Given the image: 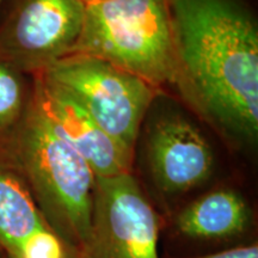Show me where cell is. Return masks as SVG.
<instances>
[{"instance_id":"obj_1","label":"cell","mask_w":258,"mask_h":258,"mask_svg":"<svg viewBox=\"0 0 258 258\" xmlns=\"http://www.w3.org/2000/svg\"><path fill=\"white\" fill-rule=\"evenodd\" d=\"M175 82L196 111L226 137L258 134V30L244 0H166Z\"/></svg>"},{"instance_id":"obj_2","label":"cell","mask_w":258,"mask_h":258,"mask_svg":"<svg viewBox=\"0 0 258 258\" xmlns=\"http://www.w3.org/2000/svg\"><path fill=\"white\" fill-rule=\"evenodd\" d=\"M0 165L24 180L47 224L78 258L89 237L96 175L59 133L32 90L23 121L0 151Z\"/></svg>"},{"instance_id":"obj_3","label":"cell","mask_w":258,"mask_h":258,"mask_svg":"<svg viewBox=\"0 0 258 258\" xmlns=\"http://www.w3.org/2000/svg\"><path fill=\"white\" fill-rule=\"evenodd\" d=\"M72 54L98 57L159 89L175 82L166 0H102L86 5Z\"/></svg>"},{"instance_id":"obj_4","label":"cell","mask_w":258,"mask_h":258,"mask_svg":"<svg viewBox=\"0 0 258 258\" xmlns=\"http://www.w3.org/2000/svg\"><path fill=\"white\" fill-rule=\"evenodd\" d=\"M78 101L128 156L134 157L139 129L158 89L98 57L70 54L43 71Z\"/></svg>"},{"instance_id":"obj_5","label":"cell","mask_w":258,"mask_h":258,"mask_svg":"<svg viewBox=\"0 0 258 258\" xmlns=\"http://www.w3.org/2000/svg\"><path fill=\"white\" fill-rule=\"evenodd\" d=\"M160 218L132 172L96 177L91 225L78 258H159Z\"/></svg>"},{"instance_id":"obj_6","label":"cell","mask_w":258,"mask_h":258,"mask_svg":"<svg viewBox=\"0 0 258 258\" xmlns=\"http://www.w3.org/2000/svg\"><path fill=\"white\" fill-rule=\"evenodd\" d=\"M83 0H12L0 22V59L36 76L72 54L82 31Z\"/></svg>"},{"instance_id":"obj_7","label":"cell","mask_w":258,"mask_h":258,"mask_svg":"<svg viewBox=\"0 0 258 258\" xmlns=\"http://www.w3.org/2000/svg\"><path fill=\"white\" fill-rule=\"evenodd\" d=\"M146 153L154 184L166 195L189 191L205 183L213 172L211 145L183 116H164L153 124Z\"/></svg>"},{"instance_id":"obj_8","label":"cell","mask_w":258,"mask_h":258,"mask_svg":"<svg viewBox=\"0 0 258 258\" xmlns=\"http://www.w3.org/2000/svg\"><path fill=\"white\" fill-rule=\"evenodd\" d=\"M32 92L59 133L89 164L96 177L131 172L133 158L116 145L74 97L42 74Z\"/></svg>"},{"instance_id":"obj_9","label":"cell","mask_w":258,"mask_h":258,"mask_svg":"<svg viewBox=\"0 0 258 258\" xmlns=\"http://www.w3.org/2000/svg\"><path fill=\"white\" fill-rule=\"evenodd\" d=\"M251 212L239 192L232 189L211 191L189 203L175 218L180 234L192 239L219 240L247 230Z\"/></svg>"},{"instance_id":"obj_10","label":"cell","mask_w":258,"mask_h":258,"mask_svg":"<svg viewBox=\"0 0 258 258\" xmlns=\"http://www.w3.org/2000/svg\"><path fill=\"white\" fill-rule=\"evenodd\" d=\"M47 227L24 180L0 165V249L11 257L29 237Z\"/></svg>"},{"instance_id":"obj_11","label":"cell","mask_w":258,"mask_h":258,"mask_svg":"<svg viewBox=\"0 0 258 258\" xmlns=\"http://www.w3.org/2000/svg\"><path fill=\"white\" fill-rule=\"evenodd\" d=\"M24 73L0 59V151L14 137L30 103Z\"/></svg>"},{"instance_id":"obj_12","label":"cell","mask_w":258,"mask_h":258,"mask_svg":"<svg viewBox=\"0 0 258 258\" xmlns=\"http://www.w3.org/2000/svg\"><path fill=\"white\" fill-rule=\"evenodd\" d=\"M8 258H72V256L55 232L47 227L29 237Z\"/></svg>"},{"instance_id":"obj_13","label":"cell","mask_w":258,"mask_h":258,"mask_svg":"<svg viewBox=\"0 0 258 258\" xmlns=\"http://www.w3.org/2000/svg\"><path fill=\"white\" fill-rule=\"evenodd\" d=\"M190 258H258V245L257 243L241 245V246L232 247V249L219 251V252Z\"/></svg>"},{"instance_id":"obj_14","label":"cell","mask_w":258,"mask_h":258,"mask_svg":"<svg viewBox=\"0 0 258 258\" xmlns=\"http://www.w3.org/2000/svg\"><path fill=\"white\" fill-rule=\"evenodd\" d=\"M84 4L85 5H89V4H92V3H97V2H102V0H83Z\"/></svg>"},{"instance_id":"obj_15","label":"cell","mask_w":258,"mask_h":258,"mask_svg":"<svg viewBox=\"0 0 258 258\" xmlns=\"http://www.w3.org/2000/svg\"><path fill=\"white\" fill-rule=\"evenodd\" d=\"M3 3H4V0H0V10H2V6H3Z\"/></svg>"},{"instance_id":"obj_16","label":"cell","mask_w":258,"mask_h":258,"mask_svg":"<svg viewBox=\"0 0 258 258\" xmlns=\"http://www.w3.org/2000/svg\"><path fill=\"white\" fill-rule=\"evenodd\" d=\"M0 258H4V257H3V253H2V249H0Z\"/></svg>"}]
</instances>
